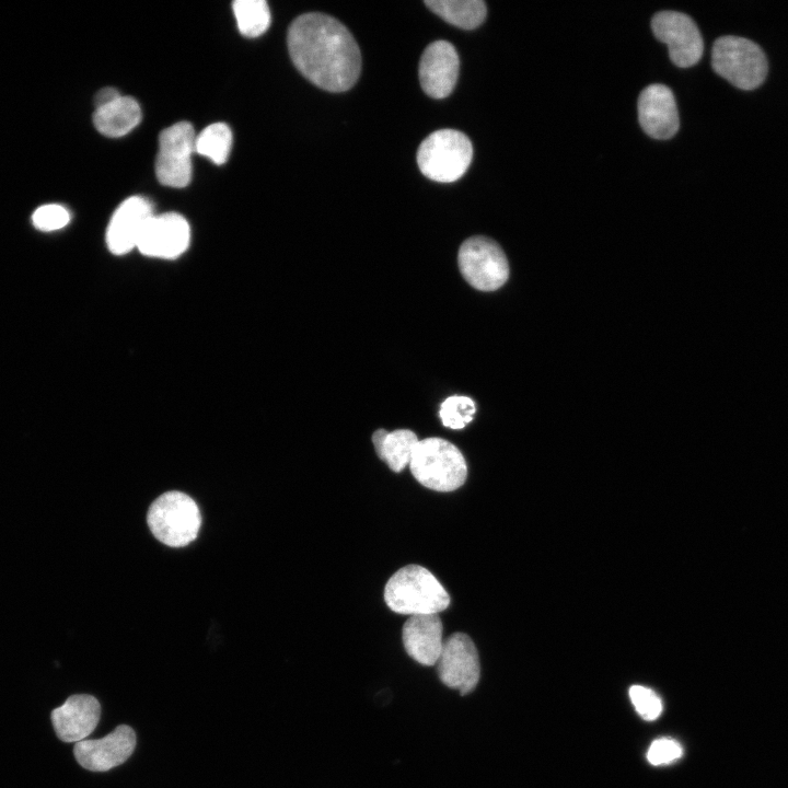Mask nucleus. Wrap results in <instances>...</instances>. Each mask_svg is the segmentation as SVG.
Here are the masks:
<instances>
[{
    "mask_svg": "<svg viewBox=\"0 0 788 788\" xmlns=\"http://www.w3.org/2000/svg\"><path fill=\"white\" fill-rule=\"evenodd\" d=\"M290 58L310 82L328 92H345L361 70L359 46L337 19L318 12L296 18L288 28Z\"/></svg>",
    "mask_w": 788,
    "mask_h": 788,
    "instance_id": "nucleus-1",
    "label": "nucleus"
},
{
    "mask_svg": "<svg viewBox=\"0 0 788 788\" xmlns=\"http://www.w3.org/2000/svg\"><path fill=\"white\" fill-rule=\"evenodd\" d=\"M384 600L399 614H438L450 604V596L438 579L419 565L398 569L386 582Z\"/></svg>",
    "mask_w": 788,
    "mask_h": 788,
    "instance_id": "nucleus-2",
    "label": "nucleus"
},
{
    "mask_svg": "<svg viewBox=\"0 0 788 788\" xmlns=\"http://www.w3.org/2000/svg\"><path fill=\"white\" fill-rule=\"evenodd\" d=\"M711 67L718 76L744 91L761 86L768 73V60L763 49L753 40L734 35L715 40Z\"/></svg>",
    "mask_w": 788,
    "mask_h": 788,
    "instance_id": "nucleus-3",
    "label": "nucleus"
},
{
    "mask_svg": "<svg viewBox=\"0 0 788 788\" xmlns=\"http://www.w3.org/2000/svg\"><path fill=\"white\" fill-rule=\"evenodd\" d=\"M409 467L417 482L437 491L457 489L467 475L461 451L451 442L436 437L418 441Z\"/></svg>",
    "mask_w": 788,
    "mask_h": 788,
    "instance_id": "nucleus-4",
    "label": "nucleus"
},
{
    "mask_svg": "<svg viewBox=\"0 0 788 788\" xmlns=\"http://www.w3.org/2000/svg\"><path fill=\"white\" fill-rule=\"evenodd\" d=\"M472 158L471 140L455 129L433 131L422 140L417 150L420 172L429 179L439 183H452L462 177Z\"/></svg>",
    "mask_w": 788,
    "mask_h": 788,
    "instance_id": "nucleus-5",
    "label": "nucleus"
},
{
    "mask_svg": "<svg viewBox=\"0 0 788 788\" xmlns=\"http://www.w3.org/2000/svg\"><path fill=\"white\" fill-rule=\"evenodd\" d=\"M153 535L171 547H182L193 542L201 525L198 506L188 495L172 490L158 497L150 506L147 517Z\"/></svg>",
    "mask_w": 788,
    "mask_h": 788,
    "instance_id": "nucleus-6",
    "label": "nucleus"
},
{
    "mask_svg": "<svg viewBox=\"0 0 788 788\" xmlns=\"http://www.w3.org/2000/svg\"><path fill=\"white\" fill-rule=\"evenodd\" d=\"M457 264L464 279L477 290H497L509 277L505 252L486 236L476 235L465 240L459 250Z\"/></svg>",
    "mask_w": 788,
    "mask_h": 788,
    "instance_id": "nucleus-7",
    "label": "nucleus"
},
{
    "mask_svg": "<svg viewBox=\"0 0 788 788\" xmlns=\"http://www.w3.org/2000/svg\"><path fill=\"white\" fill-rule=\"evenodd\" d=\"M195 139L194 128L187 121L176 123L162 130L155 160V175L161 184L175 188L188 185Z\"/></svg>",
    "mask_w": 788,
    "mask_h": 788,
    "instance_id": "nucleus-8",
    "label": "nucleus"
},
{
    "mask_svg": "<svg viewBox=\"0 0 788 788\" xmlns=\"http://www.w3.org/2000/svg\"><path fill=\"white\" fill-rule=\"evenodd\" d=\"M652 32L669 49L671 61L680 68L696 65L704 51V42L696 23L685 13L661 11L651 20Z\"/></svg>",
    "mask_w": 788,
    "mask_h": 788,
    "instance_id": "nucleus-9",
    "label": "nucleus"
},
{
    "mask_svg": "<svg viewBox=\"0 0 788 788\" xmlns=\"http://www.w3.org/2000/svg\"><path fill=\"white\" fill-rule=\"evenodd\" d=\"M436 664L440 681L449 688H457L461 696L472 693L478 684V652L466 634L454 633L444 639Z\"/></svg>",
    "mask_w": 788,
    "mask_h": 788,
    "instance_id": "nucleus-10",
    "label": "nucleus"
},
{
    "mask_svg": "<svg viewBox=\"0 0 788 788\" xmlns=\"http://www.w3.org/2000/svg\"><path fill=\"white\" fill-rule=\"evenodd\" d=\"M136 742L134 729L119 725L102 739L77 742L73 754L83 768L106 772L126 762L135 751Z\"/></svg>",
    "mask_w": 788,
    "mask_h": 788,
    "instance_id": "nucleus-11",
    "label": "nucleus"
},
{
    "mask_svg": "<svg viewBox=\"0 0 788 788\" xmlns=\"http://www.w3.org/2000/svg\"><path fill=\"white\" fill-rule=\"evenodd\" d=\"M189 240L190 230L184 217L175 212L153 215L136 248L149 257L173 259L186 251Z\"/></svg>",
    "mask_w": 788,
    "mask_h": 788,
    "instance_id": "nucleus-12",
    "label": "nucleus"
},
{
    "mask_svg": "<svg viewBox=\"0 0 788 788\" xmlns=\"http://www.w3.org/2000/svg\"><path fill=\"white\" fill-rule=\"evenodd\" d=\"M460 70L454 46L447 40L429 44L419 60V82L424 92L433 99H443L453 91Z\"/></svg>",
    "mask_w": 788,
    "mask_h": 788,
    "instance_id": "nucleus-13",
    "label": "nucleus"
},
{
    "mask_svg": "<svg viewBox=\"0 0 788 788\" xmlns=\"http://www.w3.org/2000/svg\"><path fill=\"white\" fill-rule=\"evenodd\" d=\"M638 119L644 131L654 139H669L680 127L674 95L663 84L646 86L638 97Z\"/></svg>",
    "mask_w": 788,
    "mask_h": 788,
    "instance_id": "nucleus-14",
    "label": "nucleus"
},
{
    "mask_svg": "<svg viewBox=\"0 0 788 788\" xmlns=\"http://www.w3.org/2000/svg\"><path fill=\"white\" fill-rule=\"evenodd\" d=\"M152 216V205L144 197L132 196L124 200L113 213L107 227L108 250L115 255H124L136 248Z\"/></svg>",
    "mask_w": 788,
    "mask_h": 788,
    "instance_id": "nucleus-15",
    "label": "nucleus"
},
{
    "mask_svg": "<svg viewBox=\"0 0 788 788\" xmlns=\"http://www.w3.org/2000/svg\"><path fill=\"white\" fill-rule=\"evenodd\" d=\"M100 717L101 704L89 694L71 695L51 711L54 730L67 743L85 740L94 731Z\"/></svg>",
    "mask_w": 788,
    "mask_h": 788,
    "instance_id": "nucleus-16",
    "label": "nucleus"
},
{
    "mask_svg": "<svg viewBox=\"0 0 788 788\" xmlns=\"http://www.w3.org/2000/svg\"><path fill=\"white\" fill-rule=\"evenodd\" d=\"M442 631L443 626L438 614L410 616L402 629L407 654L422 665H436L444 641Z\"/></svg>",
    "mask_w": 788,
    "mask_h": 788,
    "instance_id": "nucleus-17",
    "label": "nucleus"
},
{
    "mask_svg": "<svg viewBox=\"0 0 788 788\" xmlns=\"http://www.w3.org/2000/svg\"><path fill=\"white\" fill-rule=\"evenodd\" d=\"M141 120L138 102L130 96H120L114 102L99 107L93 114L95 128L111 138L121 137L131 131Z\"/></svg>",
    "mask_w": 788,
    "mask_h": 788,
    "instance_id": "nucleus-18",
    "label": "nucleus"
},
{
    "mask_svg": "<svg viewBox=\"0 0 788 788\" xmlns=\"http://www.w3.org/2000/svg\"><path fill=\"white\" fill-rule=\"evenodd\" d=\"M418 441L417 436L408 429H397L392 432L379 429L372 434L376 454L394 472H401L409 465Z\"/></svg>",
    "mask_w": 788,
    "mask_h": 788,
    "instance_id": "nucleus-19",
    "label": "nucleus"
},
{
    "mask_svg": "<svg viewBox=\"0 0 788 788\" xmlns=\"http://www.w3.org/2000/svg\"><path fill=\"white\" fill-rule=\"evenodd\" d=\"M425 4L445 22L463 30L476 28L487 14L482 0H426Z\"/></svg>",
    "mask_w": 788,
    "mask_h": 788,
    "instance_id": "nucleus-20",
    "label": "nucleus"
},
{
    "mask_svg": "<svg viewBox=\"0 0 788 788\" xmlns=\"http://www.w3.org/2000/svg\"><path fill=\"white\" fill-rule=\"evenodd\" d=\"M232 9L242 35L256 37L269 27L270 11L265 0H235Z\"/></svg>",
    "mask_w": 788,
    "mask_h": 788,
    "instance_id": "nucleus-21",
    "label": "nucleus"
},
{
    "mask_svg": "<svg viewBox=\"0 0 788 788\" xmlns=\"http://www.w3.org/2000/svg\"><path fill=\"white\" fill-rule=\"evenodd\" d=\"M232 144V132L223 123H215L206 127L195 139V152L215 164L227 162Z\"/></svg>",
    "mask_w": 788,
    "mask_h": 788,
    "instance_id": "nucleus-22",
    "label": "nucleus"
},
{
    "mask_svg": "<svg viewBox=\"0 0 788 788\" xmlns=\"http://www.w3.org/2000/svg\"><path fill=\"white\" fill-rule=\"evenodd\" d=\"M475 412V404L470 397L450 396L441 404L439 416L443 426L462 429L473 420Z\"/></svg>",
    "mask_w": 788,
    "mask_h": 788,
    "instance_id": "nucleus-23",
    "label": "nucleus"
},
{
    "mask_svg": "<svg viewBox=\"0 0 788 788\" xmlns=\"http://www.w3.org/2000/svg\"><path fill=\"white\" fill-rule=\"evenodd\" d=\"M630 700L637 712L646 720H654L662 712V702L652 690L634 685L629 690Z\"/></svg>",
    "mask_w": 788,
    "mask_h": 788,
    "instance_id": "nucleus-24",
    "label": "nucleus"
},
{
    "mask_svg": "<svg viewBox=\"0 0 788 788\" xmlns=\"http://www.w3.org/2000/svg\"><path fill=\"white\" fill-rule=\"evenodd\" d=\"M70 221L68 210L56 204L38 207L32 215V222L38 230L54 231L63 228Z\"/></svg>",
    "mask_w": 788,
    "mask_h": 788,
    "instance_id": "nucleus-25",
    "label": "nucleus"
},
{
    "mask_svg": "<svg viewBox=\"0 0 788 788\" xmlns=\"http://www.w3.org/2000/svg\"><path fill=\"white\" fill-rule=\"evenodd\" d=\"M683 755L681 744L674 739L660 738L648 749L647 760L652 765H664L679 760Z\"/></svg>",
    "mask_w": 788,
    "mask_h": 788,
    "instance_id": "nucleus-26",
    "label": "nucleus"
},
{
    "mask_svg": "<svg viewBox=\"0 0 788 788\" xmlns=\"http://www.w3.org/2000/svg\"><path fill=\"white\" fill-rule=\"evenodd\" d=\"M120 96L119 92L114 88H104L100 90L94 99L95 109L114 102Z\"/></svg>",
    "mask_w": 788,
    "mask_h": 788,
    "instance_id": "nucleus-27",
    "label": "nucleus"
}]
</instances>
